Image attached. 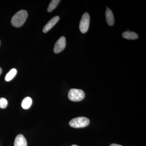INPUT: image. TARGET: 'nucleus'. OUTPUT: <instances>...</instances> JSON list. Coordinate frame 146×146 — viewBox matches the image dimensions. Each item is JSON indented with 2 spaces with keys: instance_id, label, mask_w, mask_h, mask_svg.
<instances>
[{
  "instance_id": "18",
  "label": "nucleus",
  "mask_w": 146,
  "mask_h": 146,
  "mask_svg": "<svg viewBox=\"0 0 146 146\" xmlns=\"http://www.w3.org/2000/svg\"><path fill=\"white\" fill-rule=\"evenodd\" d=\"M0 43H1V42H0Z\"/></svg>"
},
{
  "instance_id": "1",
  "label": "nucleus",
  "mask_w": 146,
  "mask_h": 146,
  "mask_svg": "<svg viewBox=\"0 0 146 146\" xmlns=\"http://www.w3.org/2000/svg\"><path fill=\"white\" fill-rule=\"evenodd\" d=\"M28 13L26 10L19 11L12 17L11 23L15 27H20L25 23L28 17Z\"/></svg>"
},
{
  "instance_id": "6",
  "label": "nucleus",
  "mask_w": 146,
  "mask_h": 146,
  "mask_svg": "<svg viewBox=\"0 0 146 146\" xmlns=\"http://www.w3.org/2000/svg\"><path fill=\"white\" fill-rule=\"evenodd\" d=\"M59 19H60V18L58 16H56L52 18L44 27L43 29V32L46 33L49 31L57 23V22L59 21Z\"/></svg>"
},
{
  "instance_id": "11",
  "label": "nucleus",
  "mask_w": 146,
  "mask_h": 146,
  "mask_svg": "<svg viewBox=\"0 0 146 146\" xmlns=\"http://www.w3.org/2000/svg\"><path fill=\"white\" fill-rule=\"evenodd\" d=\"M17 71L15 68L11 69L5 76V80L6 81H9L11 80L16 75Z\"/></svg>"
},
{
  "instance_id": "13",
  "label": "nucleus",
  "mask_w": 146,
  "mask_h": 146,
  "mask_svg": "<svg viewBox=\"0 0 146 146\" xmlns=\"http://www.w3.org/2000/svg\"><path fill=\"white\" fill-rule=\"evenodd\" d=\"M8 102L7 100L5 98H0V108H5L7 106Z\"/></svg>"
},
{
  "instance_id": "8",
  "label": "nucleus",
  "mask_w": 146,
  "mask_h": 146,
  "mask_svg": "<svg viewBox=\"0 0 146 146\" xmlns=\"http://www.w3.org/2000/svg\"><path fill=\"white\" fill-rule=\"evenodd\" d=\"M105 14L107 24L110 26H113L115 23V19L112 11L109 8H107Z\"/></svg>"
},
{
  "instance_id": "10",
  "label": "nucleus",
  "mask_w": 146,
  "mask_h": 146,
  "mask_svg": "<svg viewBox=\"0 0 146 146\" xmlns=\"http://www.w3.org/2000/svg\"><path fill=\"white\" fill-rule=\"evenodd\" d=\"M32 100L30 97H27L24 98L22 102V107L25 109H28L31 106Z\"/></svg>"
},
{
  "instance_id": "14",
  "label": "nucleus",
  "mask_w": 146,
  "mask_h": 146,
  "mask_svg": "<svg viewBox=\"0 0 146 146\" xmlns=\"http://www.w3.org/2000/svg\"><path fill=\"white\" fill-rule=\"evenodd\" d=\"M110 146H123L121 145H118V144H112L110 145Z\"/></svg>"
},
{
  "instance_id": "9",
  "label": "nucleus",
  "mask_w": 146,
  "mask_h": 146,
  "mask_svg": "<svg viewBox=\"0 0 146 146\" xmlns=\"http://www.w3.org/2000/svg\"><path fill=\"white\" fill-rule=\"evenodd\" d=\"M122 36L125 39L131 40L138 39V35L137 33L130 31H126L123 33Z\"/></svg>"
},
{
  "instance_id": "17",
  "label": "nucleus",
  "mask_w": 146,
  "mask_h": 146,
  "mask_svg": "<svg viewBox=\"0 0 146 146\" xmlns=\"http://www.w3.org/2000/svg\"><path fill=\"white\" fill-rule=\"evenodd\" d=\"M127 31H129V29H127Z\"/></svg>"
},
{
  "instance_id": "2",
  "label": "nucleus",
  "mask_w": 146,
  "mask_h": 146,
  "mask_svg": "<svg viewBox=\"0 0 146 146\" xmlns=\"http://www.w3.org/2000/svg\"><path fill=\"white\" fill-rule=\"evenodd\" d=\"M90 123V120L85 117H78L71 120L69 125L72 127L78 128L87 126Z\"/></svg>"
},
{
  "instance_id": "4",
  "label": "nucleus",
  "mask_w": 146,
  "mask_h": 146,
  "mask_svg": "<svg viewBox=\"0 0 146 146\" xmlns=\"http://www.w3.org/2000/svg\"><path fill=\"white\" fill-rule=\"evenodd\" d=\"M90 24V16L89 13L86 12L82 15L80 23L79 28L82 33H85L89 29Z\"/></svg>"
},
{
  "instance_id": "12",
  "label": "nucleus",
  "mask_w": 146,
  "mask_h": 146,
  "mask_svg": "<svg viewBox=\"0 0 146 146\" xmlns=\"http://www.w3.org/2000/svg\"><path fill=\"white\" fill-rule=\"evenodd\" d=\"M60 2V1L59 0H52V1L49 5L48 7V11L49 12H50L53 10H54L58 5Z\"/></svg>"
},
{
  "instance_id": "5",
  "label": "nucleus",
  "mask_w": 146,
  "mask_h": 146,
  "mask_svg": "<svg viewBox=\"0 0 146 146\" xmlns=\"http://www.w3.org/2000/svg\"><path fill=\"white\" fill-rule=\"evenodd\" d=\"M66 46V39L64 36H61L55 44L54 52L55 53H59L65 49Z\"/></svg>"
},
{
  "instance_id": "3",
  "label": "nucleus",
  "mask_w": 146,
  "mask_h": 146,
  "mask_svg": "<svg viewBox=\"0 0 146 146\" xmlns=\"http://www.w3.org/2000/svg\"><path fill=\"white\" fill-rule=\"evenodd\" d=\"M68 97L72 101H81L85 97V93L81 89H72L69 91Z\"/></svg>"
},
{
  "instance_id": "7",
  "label": "nucleus",
  "mask_w": 146,
  "mask_h": 146,
  "mask_svg": "<svg viewBox=\"0 0 146 146\" xmlns=\"http://www.w3.org/2000/svg\"><path fill=\"white\" fill-rule=\"evenodd\" d=\"M14 146H27L26 139L23 135H17L14 141Z\"/></svg>"
},
{
  "instance_id": "16",
  "label": "nucleus",
  "mask_w": 146,
  "mask_h": 146,
  "mask_svg": "<svg viewBox=\"0 0 146 146\" xmlns=\"http://www.w3.org/2000/svg\"><path fill=\"white\" fill-rule=\"evenodd\" d=\"M71 146H79L77 145H72Z\"/></svg>"
},
{
  "instance_id": "15",
  "label": "nucleus",
  "mask_w": 146,
  "mask_h": 146,
  "mask_svg": "<svg viewBox=\"0 0 146 146\" xmlns=\"http://www.w3.org/2000/svg\"><path fill=\"white\" fill-rule=\"evenodd\" d=\"M2 72V70L1 68H0V75H1V74Z\"/></svg>"
}]
</instances>
